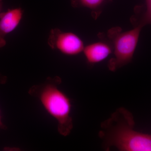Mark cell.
Masks as SVG:
<instances>
[{
    "label": "cell",
    "mask_w": 151,
    "mask_h": 151,
    "mask_svg": "<svg viewBox=\"0 0 151 151\" xmlns=\"http://www.w3.org/2000/svg\"><path fill=\"white\" fill-rule=\"evenodd\" d=\"M132 113L124 108H118L101 124L99 136L106 151L114 148L120 151H151V134L134 129Z\"/></svg>",
    "instance_id": "6da1fadb"
},
{
    "label": "cell",
    "mask_w": 151,
    "mask_h": 151,
    "mask_svg": "<svg viewBox=\"0 0 151 151\" xmlns=\"http://www.w3.org/2000/svg\"><path fill=\"white\" fill-rule=\"evenodd\" d=\"M61 83L59 76L48 77L43 83L32 86L28 93L37 98L45 111L56 120L58 133L66 137L73 128L72 103L70 98L59 89Z\"/></svg>",
    "instance_id": "7a4b0ae2"
},
{
    "label": "cell",
    "mask_w": 151,
    "mask_h": 151,
    "mask_svg": "<svg viewBox=\"0 0 151 151\" xmlns=\"http://www.w3.org/2000/svg\"><path fill=\"white\" fill-rule=\"evenodd\" d=\"M143 27L139 24L128 31L122 32L120 27L113 28L108 31V36L114 55L108 63L111 71H116L132 61Z\"/></svg>",
    "instance_id": "3957f363"
},
{
    "label": "cell",
    "mask_w": 151,
    "mask_h": 151,
    "mask_svg": "<svg viewBox=\"0 0 151 151\" xmlns=\"http://www.w3.org/2000/svg\"><path fill=\"white\" fill-rule=\"evenodd\" d=\"M47 43L50 48L68 55H75L83 52L84 43L73 33L64 32L58 28L50 30Z\"/></svg>",
    "instance_id": "277c9868"
},
{
    "label": "cell",
    "mask_w": 151,
    "mask_h": 151,
    "mask_svg": "<svg viewBox=\"0 0 151 151\" xmlns=\"http://www.w3.org/2000/svg\"><path fill=\"white\" fill-rule=\"evenodd\" d=\"M23 15V11L20 8L9 9L0 13V48L6 45V36L16 28Z\"/></svg>",
    "instance_id": "5b68a950"
},
{
    "label": "cell",
    "mask_w": 151,
    "mask_h": 151,
    "mask_svg": "<svg viewBox=\"0 0 151 151\" xmlns=\"http://www.w3.org/2000/svg\"><path fill=\"white\" fill-rule=\"evenodd\" d=\"M112 45L104 42H99L84 47L83 52L86 61L89 64L102 62L112 53Z\"/></svg>",
    "instance_id": "8992f818"
},
{
    "label": "cell",
    "mask_w": 151,
    "mask_h": 151,
    "mask_svg": "<svg viewBox=\"0 0 151 151\" xmlns=\"http://www.w3.org/2000/svg\"><path fill=\"white\" fill-rule=\"evenodd\" d=\"M107 0H72L71 5L74 7L87 8L93 11L94 16H98L97 11L101 8Z\"/></svg>",
    "instance_id": "52a82bcc"
},
{
    "label": "cell",
    "mask_w": 151,
    "mask_h": 151,
    "mask_svg": "<svg viewBox=\"0 0 151 151\" xmlns=\"http://www.w3.org/2000/svg\"><path fill=\"white\" fill-rule=\"evenodd\" d=\"M146 2L147 10L139 24L143 26L146 24H151V0H146Z\"/></svg>",
    "instance_id": "ba28073f"
},
{
    "label": "cell",
    "mask_w": 151,
    "mask_h": 151,
    "mask_svg": "<svg viewBox=\"0 0 151 151\" xmlns=\"http://www.w3.org/2000/svg\"><path fill=\"white\" fill-rule=\"evenodd\" d=\"M6 127L3 124L1 121V111H0V129H6Z\"/></svg>",
    "instance_id": "9c48e42d"
},
{
    "label": "cell",
    "mask_w": 151,
    "mask_h": 151,
    "mask_svg": "<svg viewBox=\"0 0 151 151\" xmlns=\"http://www.w3.org/2000/svg\"><path fill=\"white\" fill-rule=\"evenodd\" d=\"M7 77L0 74V83L1 84H5L6 82Z\"/></svg>",
    "instance_id": "30bf717a"
},
{
    "label": "cell",
    "mask_w": 151,
    "mask_h": 151,
    "mask_svg": "<svg viewBox=\"0 0 151 151\" xmlns=\"http://www.w3.org/2000/svg\"><path fill=\"white\" fill-rule=\"evenodd\" d=\"M3 6V1L2 0H0V13H1V11L2 9Z\"/></svg>",
    "instance_id": "8fae6325"
}]
</instances>
